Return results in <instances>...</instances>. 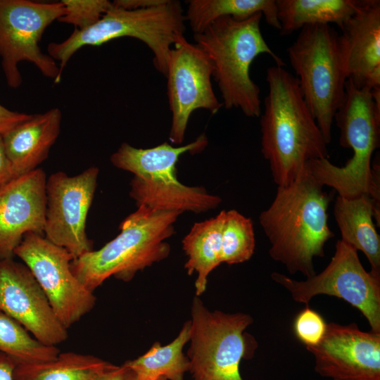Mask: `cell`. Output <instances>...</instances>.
I'll use <instances>...</instances> for the list:
<instances>
[{
  "label": "cell",
  "mask_w": 380,
  "mask_h": 380,
  "mask_svg": "<svg viewBox=\"0 0 380 380\" xmlns=\"http://www.w3.org/2000/svg\"><path fill=\"white\" fill-rule=\"evenodd\" d=\"M281 36L305 25L334 23L341 29L360 0H275Z\"/></svg>",
  "instance_id": "obj_23"
},
{
  "label": "cell",
  "mask_w": 380,
  "mask_h": 380,
  "mask_svg": "<svg viewBox=\"0 0 380 380\" xmlns=\"http://www.w3.org/2000/svg\"><path fill=\"white\" fill-rule=\"evenodd\" d=\"M380 210L368 194L353 197L338 196L334 214L341 234V240L362 251L371 271L380 274V237L373 218L380 223Z\"/></svg>",
  "instance_id": "obj_19"
},
{
  "label": "cell",
  "mask_w": 380,
  "mask_h": 380,
  "mask_svg": "<svg viewBox=\"0 0 380 380\" xmlns=\"http://www.w3.org/2000/svg\"><path fill=\"white\" fill-rule=\"evenodd\" d=\"M0 309L37 341L56 346L68 336L30 269L11 259L0 260Z\"/></svg>",
  "instance_id": "obj_14"
},
{
  "label": "cell",
  "mask_w": 380,
  "mask_h": 380,
  "mask_svg": "<svg viewBox=\"0 0 380 380\" xmlns=\"http://www.w3.org/2000/svg\"><path fill=\"white\" fill-rule=\"evenodd\" d=\"M327 324L318 312L306 305L295 317L293 331L296 338L306 348L318 345L323 339Z\"/></svg>",
  "instance_id": "obj_30"
},
{
  "label": "cell",
  "mask_w": 380,
  "mask_h": 380,
  "mask_svg": "<svg viewBox=\"0 0 380 380\" xmlns=\"http://www.w3.org/2000/svg\"><path fill=\"white\" fill-rule=\"evenodd\" d=\"M225 210L215 217L195 223L182 240L187 257L184 268L189 275L194 272L195 293L201 296L206 290L210 273L222 262V232Z\"/></svg>",
  "instance_id": "obj_22"
},
{
  "label": "cell",
  "mask_w": 380,
  "mask_h": 380,
  "mask_svg": "<svg viewBox=\"0 0 380 380\" xmlns=\"http://www.w3.org/2000/svg\"><path fill=\"white\" fill-rule=\"evenodd\" d=\"M262 13L242 20L224 16L212 22L201 32L194 34L195 44L211 61L213 77L223 106L239 109L250 118H258L262 113L260 89L250 75L255 58L267 54L277 65L284 66L262 34Z\"/></svg>",
  "instance_id": "obj_4"
},
{
  "label": "cell",
  "mask_w": 380,
  "mask_h": 380,
  "mask_svg": "<svg viewBox=\"0 0 380 380\" xmlns=\"http://www.w3.org/2000/svg\"><path fill=\"white\" fill-rule=\"evenodd\" d=\"M186 21L182 4L176 0L143 9L126 10L113 5L93 25L77 30L64 41L51 42L48 55L63 69L73 54L86 46H101L111 40L132 37L144 43L152 51L155 68L164 76L170 51L184 36Z\"/></svg>",
  "instance_id": "obj_6"
},
{
  "label": "cell",
  "mask_w": 380,
  "mask_h": 380,
  "mask_svg": "<svg viewBox=\"0 0 380 380\" xmlns=\"http://www.w3.org/2000/svg\"><path fill=\"white\" fill-rule=\"evenodd\" d=\"M338 44L346 77L359 89L380 88V1L360 0Z\"/></svg>",
  "instance_id": "obj_17"
},
{
  "label": "cell",
  "mask_w": 380,
  "mask_h": 380,
  "mask_svg": "<svg viewBox=\"0 0 380 380\" xmlns=\"http://www.w3.org/2000/svg\"><path fill=\"white\" fill-rule=\"evenodd\" d=\"M253 322L246 313L210 311L195 296L186 355L193 380H243L239 372L241 361L253 352L244 331Z\"/></svg>",
  "instance_id": "obj_8"
},
{
  "label": "cell",
  "mask_w": 380,
  "mask_h": 380,
  "mask_svg": "<svg viewBox=\"0 0 380 380\" xmlns=\"http://www.w3.org/2000/svg\"><path fill=\"white\" fill-rule=\"evenodd\" d=\"M61 120V110L53 108L32 115L2 136L16 177L38 168L48 158L60 134Z\"/></svg>",
  "instance_id": "obj_18"
},
{
  "label": "cell",
  "mask_w": 380,
  "mask_h": 380,
  "mask_svg": "<svg viewBox=\"0 0 380 380\" xmlns=\"http://www.w3.org/2000/svg\"><path fill=\"white\" fill-rule=\"evenodd\" d=\"M127 367L122 365L113 367L98 375L94 380H123Z\"/></svg>",
  "instance_id": "obj_35"
},
{
  "label": "cell",
  "mask_w": 380,
  "mask_h": 380,
  "mask_svg": "<svg viewBox=\"0 0 380 380\" xmlns=\"http://www.w3.org/2000/svg\"><path fill=\"white\" fill-rule=\"evenodd\" d=\"M0 352L17 363H38L55 359L61 353L34 338L18 322L0 309Z\"/></svg>",
  "instance_id": "obj_27"
},
{
  "label": "cell",
  "mask_w": 380,
  "mask_h": 380,
  "mask_svg": "<svg viewBox=\"0 0 380 380\" xmlns=\"http://www.w3.org/2000/svg\"><path fill=\"white\" fill-rule=\"evenodd\" d=\"M31 115L32 114L11 110L0 104V135L3 136Z\"/></svg>",
  "instance_id": "obj_31"
},
{
  "label": "cell",
  "mask_w": 380,
  "mask_h": 380,
  "mask_svg": "<svg viewBox=\"0 0 380 380\" xmlns=\"http://www.w3.org/2000/svg\"><path fill=\"white\" fill-rule=\"evenodd\" d=\"M114 365L91 355L60 353L49 361L16 362L13 380H94Z\"/></svg>",
  "instance_id": "obj_25"
},
{
  "label": "cell",
  "mask_w": 380,
  "mask_h": 380,
  "mask_svg": "<svg viewBox=\"0 0 380 380\" xmlns=\"http://www.w3.org/2000/svg\"><path fill=\"white\" fill-rule=\"evenodd\" d=\"M166 0H115L112 1L113 6L126 9L138 10L160 5Z\"/></svg>",
  "instance_id": "obj_33"
},
{
  "label": "cell",
  "mask_w": 380,
  "mask_h": 380,
  "mask_svg": "<svg viewBox=\"0 0 380 380\" xmlns=\"http://www.w3.org/2000/svg\"><path fill=\"white\" fill-rule=\"evenodd\" d=\"M191 333L190 320L184 322L177 336L170 343L162 346L155 342L139 357L126 361L123 365L132 369L141 380H184L189 372V362L183 353L189 343Z\"/></svg>",
  "instance_id": "obj_24"
},
{
  "label": "cell",
  "mask_w": 380,
  "mask_h": 380,
  "mask_svg": "<svg viewBox=\"0 0 380 380\" xmlns=\"http://www.w3.org/2000/svg\"><path fill=\"white\" fill-rule=\"evenodd\" d=\"M15 177L12 164L5 151L3 137L0 135V189Z\"/></svg>",
  "instance_id": "obj_32"
},
{
  "label": "cell",
  "mask_w": 380,
  "mask_h": 380,
  "mask_svg": "<svg viewBox=\"0 0 380 380\" xmlns=\"http://www.w3.org/2000/svg\"><path fill=\"white\" fill-rule=\"evenodd\" d=\"M123 380H141V379H140L132 369L127 367ZM158 380H167V379L165 378L161 377L158 379Z\"/></svg>",
  "instance_id": "obj_36"
},
{
  "label": "cell",
  "mask_w": 380,
  "mask_h": 380,
  "mask_svg": "<svg viewBox=\"0 0 380 380\" xmlns=\"http://www.w3.org/2000/svg\"><path fill=\"white\" fill-rule=\"evenodd\" d=\"M343 101L334 120L340 129V145L350 148L353 156L344 166L338 167L329 159L308 161L305 167L323 186L337 191L338 196L353 197L368 194L380 206L379 165L372 167V157L380 141V101L371 91L356 87L348 79Z\"/></svg>",
  "instance_id": "obj_3"
},
{
  "label": "cell",
  "mask_w": 380,
  "mask_h": 380,
  "mask_svg": "<svg viewBox=\"0 0 380 380\" xmlns=\"http://www.w3.org/2000/svg\"><path fill=\"white\" fill-rule=\"evenodd\" d=\"M46 183L45 172L38 167L0 189V260L13 258L26 234L44 235Z\"/></svg>",
  "instance_id": "obj_16"
},
{
  "label": "cell",
  "mask_w": 380,
  "mask_h": 380,
  "mask_svg": "<svg viewBox=\"0 0 380 380\" xmlns=\"http://www.w3.org/2000/svg\"><path fill=\"white\" fill-rule=\"evenodd\" d=\"M208 144L204 133L194 141L179 146L164 142L152 148H140L122 143L110 160L115 167L130 172L141 179H177L176 165L179 157L185 153L192 155L201 153Z\"/></svg>",
  "instance_id": "obj_21"
},
{
  "label": "cell",
  "mask_w": 380,
  "mask_h": 380,
  "mask_svg": "<svg viewBox=\"0 0 380 380\" xmlns=\"http://www.w3.org/2000/svg\"><path fill=\"white\" fill-rule=\"evenodd\" d=\"M129 196L137 206L158 210L205 213L222 202L220 196L209 194L201 186H189L178 179H144L134 177L130 182Z\"/></svg>",
  "instance_id": "obj_20"
},
{
  "label": "cell",
  "mask_w": 380,
  "mask_h": 380,
  "mask_svg": "<svg viewBox=\"0 0 380 380\" xmlns=\"http://www.w3.org/2000/svg\"><path fill=\"white\" fill-rule=\"evenodd\" d=\"M65 12L58 22L84 30L95 24L111 6L108 0H62Z\"/></svg>",
  "instance_id": "obj_29"
},
{
  "label": "cell",
  "mask_w": 380,
  "mask_h": 380,
  "mask_svg": "<svg viewBox=\"0 0 380 380\" xmlns=\"http://www.w3.org/2000/svg\"><path fill=\"white\" fill-rule=\"evenodd\" d=\"M181 214L137 206L120 223L116 237L72 260V272L92 292L110 277L131 281L138 272L168 257L170 246L166 239L173 235Z\"/></svg>",
  "instance_id": "obj_5"
},
{
  "label": "cell",
  "mask_w": 380,
  "mask_h": 380,
  "mask_svg": "<svg viewBox=\"0 0 380 380\" xmlns=\"http://www.w3.org/2000/svg\"><path fill=\"white\" fill-rule=\"evenodd\" d=\"M255 246L251 220L236 210H225L222 232V262L229 265L244 262L253 255Z\"/></svg>",
  "instance_id": "obj_28"
},
{
  "label": "cell",
  "mask_w": 380,
  "mask_h": 380,
  "mask_svg": "<svg viewBox=\"0 0 380 380\" xmlns=\"http://www.w3.org/2000/svg\"><path fill=\"white\" fill-rule=\"evenodd\" d=\"M187 4L185 19L194 34L222 17L242 20L257 13H262L269 25L280 29L275 0H190Z\"/></svg>",
  "instance_id": "obj_26"
},
{
  "label": "cell",
  "mask_w": 380,
  "mask_h": 380,
  "mask_svg": "<svg viewBox=\"0 0 380 380\" xmlns=\"http://www.w3.org/2000/svg\"><path fill=\"white\" fill-rule=\"evenodd\" d=\"M268 93L260 115L261 151L274 182H293L305 164L329 159L327 143L302 94L297 78L282 66L267 70Z\"/></svg>",
  "instance_id": "obj_2"
},
{
  "label": "cell",
  "mask_w": 380,
  "mask_h": 380,
  "mask_svg": "<svg viewBox=\"0 0 380 380\" xmlns=\"http://www.w3.org/2000/svg\"><path fill=\"white\" fill-rule=\"evenodd\" d=\"M338 33L330 25H305L287 49L304 100L329 144L336 112L345 96L346 77Z\"/></svg>",
  "instance_id": "obj_7"
},
{
  "label": "cell",
  "mask_w": 380,
  "mask_h": 380,
  "mask_svg": "<svg viewBox=\"0 0 380 380\" xmlns=\"http://www.w3.org/2000/svg\"><path fill=\"white\" fill-rule=\"evenodd\" d=\"M332 197L305 165L293 182L277 187L273 201L260 213L269 254L291 274H316L313 259L324 257L326 243L334 236L327 212Z\"/></svg>",
  "instance_id": "obj_1"
},
{
  "label": "cell",
  "mask_w": 380,
  "mask_h": 380,
  "mask_svg": "<svg viewBox=\"0 0 380 380\" xmlns=\"http://www.w3.org/2000/svg\"><path fill=\"white\" fill-rule=\"evenodd\" d=\"M65 12L61 1L0 0V57L8 86L18 88L23 79L18 65L27 61L58 84L59 66L39 45L46 29Z\"/></svg>",
  "instance_id": "obj_10"
},
{
  "label": "cell",
  "mask_w": 380,
  "mask_h": 380,
  "mask_svg": "<svg viewBox=\"0 0 380 380\" xmlns=\"http://www.w3.org/2000/svg\"><path fill=\"white\" fill-rule=\"evenodd\" d=\"M16 362L9 355L0 352V380H13Z\"/></svg>",
  "instance_id": "obj_34"
},
{
  "label": "cell",
  "mask_w": 380,
  "mask_h": 380,
  "mask_svg": "<svg viewBox=\"0 0 380 380\" xmlns=\"http://www.w3.org/2000/svg\"><path fill=\"white\" fill-rule=\"evenodd\" d=\"M270 276L298 303L308 305L318 295L344 300L362 313L371 331L380 333V274L366 271L357 251L341 239L337 241L334 256L320 273L304 281L277 272Z\"/></svg>",
  "instance_id": "obj_9"
},
{
  "label": "cell",
  "mask_w": 380,
  "mask_h": 380,
  "mask_svg": "<svg viewBox=\"0 0 380 380\" xmlns=\"http://www.w3.org/2000/svg\"><path fill=\"white\" fill-rule=\"evenodd\" d=\"M213 66L208 56L184 36L172 46L167 63V95L172 114L169 139L182 144L189 118L198 109L217 113L223 106L212 85Z\"/></svg>",
  "instance_id": "obj_12"
},
{
  "label": "cell",
  "mask_w": 380,
  "mask_h": 380,
  "mask_svg": "<svg viewBox=\"0 0 380 380\" xmlns=\"http://www.w3.org/2000/svg\"><path fill=\"white\" fill-rule=\"evenodd\" d=\"M30 269L56 316L68 329L94 307L96 296L73 274L72 255L44 235L26 234L14 251Z\"/></svg>",
  "instance_id": "obj_11"
},
{
  "label": "cell",
  "mask_w": 380,
  "mask_h": 380,
  "mask_svg": "<svg viewBox=\"0 0 380 380\" xmlns=\"http://www.w3.org/2000/svg\"><path fill=\"white\" fill-rule=\"evenodd\" d=\"M315 371L332 380H380V333L364 331L356 323L327 324L316 346L308 348Z\"/></svg>",
  "instance_id": "obj_15"
},
{
  "label": "cell",
  "mask_w": 380,
  "mask_h": 380,
  "mask_svg": "<svg viewBox=\"0 0 380 380\" xmlns=\"http://www.w3.org/2000/svg\"><path fill=\"white\" fill-rule=\"evenodd\" d=\"M99 173V168L91 166L75 176L58 171L46 179L44 236L65 248L73 259L93 250L86 222Z\"/></svg>",
  "instance_id": "obj_13"
}]
</instances>
